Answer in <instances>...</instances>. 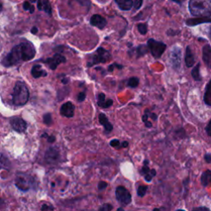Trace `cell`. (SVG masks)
I'll return each instance as SVG.
<instances>
[{"label":"cell","mask_w":211,"mask_h":211,"mask_svg":"<svg viewBox=\"0 0 211 211\" xmlns=\"http://www.w3.org/2000/svg\"><path fill=\"white\" fill-rule=\"evenodd\" d=\"M192 211H210L208 208L206 207H197V208L194 209Z\"/></svg>","instance_id":"cell-42"},{"label":"cell","mask_w":211,"mask_h":211,"mask_svg":"<svg viewBox=\"0 0 211 211\" xmlns=\"http://www.w3.org/2000/svg\"><path fill=\"white\" fill-rule=\"evenodd\" d=\"M135 50H136V54H137V58H140L148 53V49L147 46L142 45V46H138Z\"/></svg>","instance_id":"cell-25"},{"label":"cell","mask_w":211,"mask_h":211,"mask_svg":"<svg viewBox=\"0 0 211 211\" xmlns=\"http://www.w3.org/2000/svg\"><path fill=\"white\" fill-rule=\"evenodd\" d=\"M53 206H48V205H43L41 206V210L42 211H48V210H52L53 209Z\"/></svg>","instance_id":"cell-40"},{"label":"cell","mask_w":211,"mask_h":211,"mask_svg":"<svg viewBox=\"0 0 211 211\" xmlns=\"http://www.w3.org/2000/svg\"><path fill=\"white\" fill-rule=\"evenodd\" d=\"M1 202H2V200H1V198H0V204H1Z\"/></svg>","instance_id":"cell-52"},{"label":"cell","mask_w":211,"mask_h":211,"mask_svg":"<svg viewBox=\"0 0 211 211\" xmlns=\"http://www.w3.org/2000/svg\"><path fill=\"white\" fill-rule=\"evenodd\" d=\"M200 64L198 63L195 66L194 69H192V71H191L192 78H193L195 81H200V80H201V78H200Z\"/></svg>","instance_id":"cell-24"},{"label":"cell","mask_w":211,"mask_h":211,"mask_svg":"<svg viewBox=\"0 0 211 211\" xmlns=\"http://www.w3.org/2000/svg\"><path fill=\"white\" fill-rule=\"evenodd\" d=\"M169 63L175 69H179L181 65V60H182V51L181 49L175 46L171 49L169 53Z\"/></svg>","instance_id":"cell-7"},{"label":"cell","mask_w":211,"mask_h":211,"mask_svg":"<svg viewBox=\"0 0 211 211\" xmlns=\"http://www.w3.org/2000/svg\"><path fill=\"white\" fill-rule=\"evenodd\" d=\"M111 53L102 47H99L96 50V52H94V54H92L89 57L88 67H92L98 64L106 63L109 60H111Z\"/></svg>","instance_id":"cell-4"},{"label":"cell","mask_w":211,"mask_h":211,"mask_svg":"<svg viewBox=\"0 0 211 211\" xmlns=\"http://www.w3.org/2000/svg\"><path fill=\"white\" fill-rule=\"evenodd\" d=\"M117 211H125V210H124V209L123 208H119L118 209H117Z\"/></svg>","instance_id":"cell-48"},{"label":"cell","mask_w":211,"mask_h":211,"mask_svg":"<svg viewBox=\"0 0 211 211\" xmlns=\"http://www.w3.org/2000/svg\"><path fill=\"white\" fill-rule=\"evenodd\" d=\"M118 68V69H122L123 66L122 65H119V64H111V65L108 67V70L110 72H112L114 70V68Z\"/></svg>","instance_id":"cell-38"},{"label":"cell","mask_w":211,"mask_h":211,"mask_svg":"<svg viewBox=\"0 0 211 211\" xmlns=\"http://www.w3.org/2000/svg\"><path fill=\"white\" fill-rule=\"evenodd\" d=\"M143 4V1L142 0H137V1H135V2H134V11L135 10H138V9H140V7L142 6Z\"/></svg>","instance_id":"cell-36"},{"label":"cell","mask_w":211,"mask_h":211,"mask_svg":"<svg viewBox=\"0 0 211 211\" xmlns=\"http://www.w3.org/2000/svg\"><path fill=\"white\" fill-rule=\"evenodd\" d=\"M209 39L211 40V26L209 27Z\"/></svg>","instance_id":"cell-47"},{"label":"cell","mask_w":211,"mask_h":211,"mask_svg":"<svg viewBox=\"0 0 211 211\" xmlns=\"http://www.w3.org/2000/svg\"><path fill=\"white\" fill-rule=\"evenodd\" d=\"M137 28L140 34L142 35H145L147 33V32H148V26H147L145 23H140V24H138Z\"/></svg>","instance_id":"cell-27"},{"label":"cell","mask_w":211,"mask_h":211,"mask_svg":"<svg viewBox=\"0 0 211 211\" xmlns=\"http://www.w3.org/2000/svg\"><path fill=\"white\" fill-rule=\"evenodd\" d=\"M59 158V153L54 148H51L47 150L46 154V160L48 163H54Z\"/></svg>","instance_id":"cell-17"},{"label":"cell","mask_w":211,"mask_h":211,"mask_svg":"<svg viewBox=\"0 0 211 211\" xmlns=\"http://www.w3.org/2000/svg\"><path fill=\"white\" fill-rule=\"evenodd\" d=\"M107 183L106 182H100L98 183V189L99 190H104L105 188H106V186H107Z\"/></svg>","instance_id":"cell-39"},{"label":"cell","mask_w":211,"mask_h":211,"mask_svg":"<svg viewBox=\"0 0 211 211\" xmlns=\"http://www.w3.org/2000/svg\"><path fill=\"white\" fill-rule=\"evenodd\" d=\"M200 182L203 186H207L211 183V171L207 170V171H204L201 175V178H200Z\"/></svg>","instance_id":"cell-22"},{"label":"cell","mask_w":211,"mask_h":211,"mask_svg":"<svg viewBox=\"0 0 211 211\" xmlns=\"http://www.w3.org/2000/svg\"><path fill=\"white\" fill-rule=\"evenodd\" d=\"M202 58L204 63L208 67L209 69H211V46L209 45H206L202 49Z\"/></svg>","instance_id":"cell-13"},{"label":"cell","mask_w":211,"mask_h":211,"mask_svg":"<svg viewBox=\"0 0 211 211\" xmlns=\"http://www.w3.org/2000/svg\"><path fill=\"white\" fill-rule=\"evenodd\" d=\"M74 109H75V106H74V104L70 102H65L61 106L60 114L64 117L71 118V117L74 116Z\"/></svg>","instance_id":"cell-11"},{"label":"cell","mask_w":211,"mask_h":211,"mask_svg":"<svg viewBox=\"0 0 211 211\" xmlns=\"http://www.w3.org/2000/svg\"><path fill=\"white\" fill-rule=\"evenodd\" d=\"M139 83H140V80H139L138 78H135V77L130 78L128 81V86L130 87V88H133L138 87Z\"/></svg>","instance_id":"cell-26"},{"label":"cell","mask_w":211,"mask_h":211,"mask_svg":"<svg viewBox=\"0 0 211 211\" xmlns=\"http://www.w3.org/2000/svg\"><path fill=\"white\" fill-rule=\"evenodd\" d=\"M185 65L187 68H191L194 65L195 59L193 53L191 51V49L190 46L186 47V50H185Z\"/></svg>","instance_id":"cell-16"},{"label":"cell","mask_w":211,"mask_h":211,"mask_svg":"<svg viewBox=\"0 0 211 211\" xmlns=\"http://www.w3.org/2000/svg\"><path fill=\"white\" fill-rule=\"evenodd\" d=\"M33 178L26 174H18L17 178L15 180V184L17 186V188L20 189L21 191H26L29 189H31L33 185Z\"/></svg>","instance_id":"cell-6"},{"label":"cell","mask_w":211,"mask_h":211,"mask_svg":"<svg viewBox=\"0 0 211 211\" xmlns=\"http://www.w3.org/2000/svg\"><path fill=\"white\" fill-rule=\"evenodd\" d=\"M149 171H150V169H149V168H148V166L144 165V167H143L142 169H141L140 173H141L142 175H144V176H145V175H147L148 173H149Z\"/></svg>","instance_id":"cell-35"},{"label":"cell","mask_w":211,"mask_h":211,"mask_svg":"<svg viewBox=\"0 0 211 211\" xmlns=\"http://www.w3.org/2000/svg\"><path fill=\"white\" fill-rule=\"evenodd\" d=\"M43 62H45L46 64H48L50 68L52 70H54V69H56V68H57V66L59 65V64H60L62 63H65L66 59L63 55L56 54H54L52 58H48V59H46V60H43Z\"/></svg>","instance_id":"cell-9"},{"label":"cell","mask_w":211,"mask_h":211,"mask_svg":"<svg viewBox=\"0 0 211 211\" xmlns=\"http://www.w3.org/2000/svg\"><path fill=\"white\" fill-rule=\"evenodd\" d=\"M98 119H99V122H100L101 125L104 126V129H105L106 131L111 132L113 130V126L111 125V123L109 122L108 119H107V117L106 116L105 114L101 113L99 115Z\"/></svg>","instance_id":"cell-15"},{"label":"cell","mask_w":211,"mask_h":211,"mask_svg":"<svg viewBox=\"0 0 211 211\" xmlns=\"http://www.w3.org/2000/svg\"><path fill=\"white\" fill-rule=\"evenodd\" d=\"M205 160H206V163H211V155L210 154H206L205 156Z\"/></svg>","instance_id":"cell-43"},{"label":"cell","mask_w":211,"mask_h":211,"mask_svg":"<svg viewBox=\"0 0 211 211\" xmlns=\"http://www.w3.org/2000/svg\"><path fill=\"white\" fill-rule=\"evenodd\" d=\"M90 23H91V25H92V26H97V28L103 29L105 28V26H106L107 22L101 15L94 14L91 17V19H90Z\"/></svg>","instance_id":"cell-12"},{"label":"cell","mask_w":211,"mask_h":211,"mask_svg":"<svg viewBox=\"0 0 211 211\" xmlns=\"http://www.w3.org/2000/svg\"><path fill=\"white\" fill-rule=\"evenodd\" d=\"M204 101L206 105L211 106V79L206 85V92L204 95Z\"/></svg>","instance_id":"cell-23"},{"label":"cell","mask_w":211,"mask_h":211,"mask_svg":"<svg viewBox=\"0 0 211 211\" xmlns=\"http://www.w3.org/2000/svg\"><path fill=\"white\" fill-rule=\"evenodd\" d=\"M47 138H48V141L50 143H53V142H54V139L55 138L54 137V136H47Z\"/></svg>","instance_id":"cell-44"},{"label":"cell","mask_w":211,"mask_h":211,"mask_svg":"<svg viewBox=\"0 0 211 211\" xmlns=\"http://www.w3.org/2000/svg\"><path fill=\"white\" fill-rule=\"evenodd\" d=\"M29 99V90L23 82H17L15 84L12 93V103L15 106L25 105Z\"/></svg>","instance_id":"cell-3"},{"label":"cell","mask_w":211,"mask_h":211,"mask_svg":"<svg viewBox=\"0 0 211 211\" xmlns=\"http://www.w3.org/2000/svg\"><path fill=\"white\" fill-rule=\"evenodd\" d=\"M23 9L26 10V11H30L31 13H33V12H34V7L29 2H25L23 3Z\"/></svg>","instance_id":"cell-31"},{"label":"cell","mask_w":211,"mask_h":211,"mask_svg":"<svg viewBox=\"0 0 211 211\" xmlns=\"http://www.w3.org/2000/svg\"><path fill=\"white\" fill-rule=\"evenodd\" d=\"M147 186L146 185H140V187L138 188L137 191V194L139 196L143 197L144 195L146 194V191H147Z\"/></svg>","instance_id":"cell-29"},{"label":"cell","mask_w":211,"mask_h":211,"mask_svg":"<svg viewBox=\"0 0 211 211\" xmlns=\"http://www.w3.org/2000/svg\"><path fill=\"white\" fill-rule=\"evenodd\" d=\"M153 211H161V210H160L159 209H154Z\"/></svg>","instance_id":"cell-49"},{"label":"cell","mask_w":211,"mask_h":211,"mask_svg":"<svg viewBox=\"0 0 211 211\" xmlns=\"http://www.w3.org/2000/svg\"><path fill=\"white\" fill-rule=\"evenodd\" d=\"M189 10L195 17H207L211 16V0H191Z\"/></svg>","instance_id":"cell-2"},{"label":"cell","mask_w":211,"mask_h":211,"mask_svg":"<svg viewBox=\"0 0 211 211\" xmlns=\"http://www.w3.org/2000/svg\"><path fill=\"white\" fill-rule=\"evenodd\" d=\"M148 112H147V111H145V113H144V115L142 116V120L143 122L145 124L146 127H148V128H150V127H152V123L148 120Z\"/></svg>","instance_id":"cell-28"},{"label":"cell","mask_w":211,"mask_h":211,"mask_svg":"<svg viewBox=\"0 0 211 211\" xmlns=\"http://www.w3.org/2000/svg\"><path fill=\"white\" fill-rule=\"evenodd\" d=\"M1 10H2V3L0 2V12H1Z\"/></svg>","instance_id":"cell-50"},{"label":"cell","mask_w":211,"mask_h":211,"mask_svg":"<svg viewBox=\"0 0 211 211\" xmlns=\"http://www.w3.org/2000/svg\"><path fill=\"white\" fill-rule=\"evenodd\" d=\"M116 3L121 10L124 11L130 10L134 5V2L131 0H116Z\"/></svg>","instance_id":"cell-19"},{"label":"cell","mask_w":211,"mask_h":211,"mask_svg":"<svg viewBox=\"0 0 211 211\" xmlns=\"http://www.w3.org/2000/svg\"><path fill=\"white\" fill-rule=\"evenodd\" d=\"M113 104V101L111 99H106V95L104 93H99L97 96V105L102 108H108Z\"/></svg>","instance_id":"cell-14"},{"label":"cell","mask_w":211,"mask_h":211,"mask_svg":"<svg viewBox=\"0 0 211 211\" xmlns=\"http://www.w3.org/2000/svg\"><path fill=\"white\" fill-rule=\"evenodd\" d=\"M37 7H38L39 10L46 12V13H48L50 15L51 14V7H50V2H48V1L40 0L37 3Z\"/></svg>","instance_id":"cell-20"},{"label":"cell","mask_w":211,"mask_h":211,"mask_svg":"<svg viewBox=\"0 0 211 211\" xmlns=\"http://www.w3.org/2000/svg\"><path fill=\"white\" fill-rule=\"evenodd\" d=\"M36 55V50L31 42L20 43L12 49L8 55L2 60V64L5 67H11L18 64L32 60Z\"/></svg>","instance_id":"cell-1"},{"label":"cell","mask_w":211,"mask_h":211,"mask_svg":"<svg viewBox=\"0 0 211 211\" xmlns=\"http://www.w3.org/2000/svg\"><path fill=\"white\" fill-rule=\"evenodd\" d=\"M206 22H209L211 23V19H209V18H206V17H201V18H195V19H188V20L185 22V24L187 26H195V25H198V24H200V23H206Z\"/></svg>","instance_id":"cell-21"},{"label":"cell","mask_w":211,"mask_h":211,"mask_svg":"<svg viewBox=\"0 0 211 211\" xmlns=\"http://www.w3.org/2000/svg\"><path fill=\"white\" fill-rule=\"evenodd\" d=\"M110 145H111V147H113V148H119L121 147V145H120V142L118 140H111V142H110Z\"/></svg>","instance_id":"cell-34"},{"label":"cell","mask_w":211,"mask_h":211,"mask_svg":"<svg viewBox=\"0 0 211 211\" xmlns=\"http://www.w3.org/2000/svg\"><path fill=\"white\" fill-rule=\"evenodd\" d=\"M120 145H121V147H123V148H126V147H128L129 143L127 142V141H124V142L122 143V144H120Z\"/></svg>","instance_id":"cell-45"},{"label":"cell","mask_w":211,"mask_h":211,"mask_svg":"<svg viewBox=\"0 0 211 211\" xmlns=\"http://www.w3.org/2000/svg\"><path fill=\"white\" fill-rule=\"evenodd\" d=\"M31 32H32V33H33V34H36L37 32H38V29H37L36 27H33Z\"/></svg>","instance_id":"cell-46"},{"label":"cell","mask_w":211,"mask_h":211,"mask_svg":"<svg viewBox=\"0 0 211 211\" xmlns=\"http://www.w3.org/2000/svg\"><path fill=\"white\" fill-rule=\"evenodd\" d=\"M147 47L149 50V51L152 54V55L156 59H158L162 56V54L164 53V51L167 49L166 44L161 41H157L154 39H149L147 43Z\"/></svg>","instance_id":"cell-5"},{"label":"cell","mask_w":211,"mask_h":211,"mask_svg":"<svg viewBox=\"0 0 211 211\" xmlns=\"http://www.w3.org/2000/svg\"><path fill=\"white\" fill-rule=\"evenodd\" d=\"M206 130L207 134H208L209 137H211V120H209V122L208 123V125H207V126H206Z\"/></svg>","instance_id":"cell-41"},{"label":"cell","mask_w":211,"mask_h":211,"mask_svg":"<svg viewBox=\"0 0 211 211\" xmlns=\"http://www.w3.org/2000/svg\"><path fill=\"white\" fill-rule=\"evenodd\" d=\"M32 75L35 78H38L46 77L47 76V72L41 68L40 65H35L32 69Z\"/></svg>","instance_id":"cell-18"},{"label":"cell","mask_w":211,"mask_h":211,"mask_svg":"<svg viewBox=\"0 0 211 211\" xmlns=\"http://www.w3.org/2000/svg\"><path fill=\"white\" fill-rule=\"evenodd\" d=\"M177 211H185V210H183V209H178V210Z\"/></svg>","instance_id":"cell-51"},{"label":"cell","mask_w":211,"mask_h":211,"mask_svg":"<svg viewBox=\"0 0 211 211\" xmlns=\"http://www.w3.org/2000/svg\"><path fill=\"white\" fill-rule=\"evenodd\" d=\"M86 98V93L84 92H80L79 94L78 95V102H83V101L85 100Z\"/></svg>","instance_id":"cell-37"},{"label":"cell","mask_w":211,"mask_h":211,"mask_svg":"<svg viewBox=\"0 0 211 211\" xmlns=\"http://www.w3.org/2000/svg\"><path fill=\"white\" fill-rule=\"evenodd\" d=\"M44 123L47 125V126H50L52 124V118L50 114H46L44 116Z\"/></svg>","instance_id":"cell-32"},{"label":"cell","mask_w":211,"mask_h":211,"mask_svg":"<svg viewBox=\"0 0 211 211\" xmlns=\"http://www.w3.org/2000/svg\"><path fill=\"white\" fill-rule=\"evenodd\" d=\"M112 208L113 207H112L111 204H104V205L101 206L99 211H111Z\"/></svg>","instance_id":"cell-33"},{"label":"cell","mask_w":211,"mask_h":211,"mask_svg":"<svg viewBox=\"0 0 211 211\" xmlns=\"http://www.w3.org/2000/svg\"><path fill=\"white\" fill-rule=\"evenodd\" d=\"M12 127L14 130L19 133H22L26 130V123L21 117H13L10 120Z\"/></svg>","instance_id":"cell-10"},{"label":"cell","mask_w":211,"mask_h":211,"mask_svg":"<svg viewBox=\"0 0 211 211\" xmlns=\"http://www.w3.org/2000/svg\"><path fill=\"white\" fill-rule=\"evenodd\" d=\"M155 176H156V171H155L154 169H152V170H150V171H149V173H148V174L144 176V178H145V180L147 182H151L152 178L154 177H155Z\"/></svg>","instance_id":"cell-30"},{"label":"cell","mask_w":211,"mask_h":211,"mask_svg":"<svg viewBox=\"0 0 211 211\" xmlns=\"http://www.w3.org/2000/svg\"><path fill=\"white\" fill-rule=\"evenodd\" d=\"M116 196L117 200L123 205H128L131 201V195L124 186H118L116 190Z\"/></svg>","instance_id":"cell-8"}]
</instances>
